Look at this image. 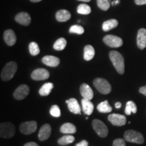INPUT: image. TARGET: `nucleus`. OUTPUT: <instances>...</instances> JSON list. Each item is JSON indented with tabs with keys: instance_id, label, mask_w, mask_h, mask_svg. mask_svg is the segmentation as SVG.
Here are the masks:
<instances>
[{
	"instance_id": "nucleus-15",
	"label": "nucleus",
	"mask_w": 146,
	"mask_h": 146,
	"mask_svg": "<svg viewBox=\"0 0 146 146\" xmlns=\"http://www.w3.org/2000/svg\"><path fill=\"white\" fill-rule=\"evenodd\" d=\"M66 103L68 104V108L71 112L75 114H81V107L75 98H70L68 100H66Z\"/></svg>"
},
{
	"instance_id": "nucleus-13",
	"label": "nucleus",
	"mask_w": 146,
	"mask_h": 146,
	"mask_svg": "<svg viewBox=\"0 0 146 146\" xmlns=\"http://www.w3.org/2000/svg\"><path fill=\"white\" fill-rule=\"evenodd\" d=\"M15 21L23 26H28L31 22L30 15L27 12H20L15 16Z\"/></svg>"
},
{
	"instance_id": "nucleus-6",
	"label": "nucleus",
	"mask_w": 146,
	"mask_h": 146,
	"mask_svg": "<svg viewBox=\"0 0 146 146\" xmlns=\"http://www.w3.org/2000/svg\"><path fill=\"white\" fill-rule=\"evenodd\" d=\"M93 128L96 131V133L101 137H106L108 135V127L103 122L98 119L94 120L92 123Z\"/></svg>"
},
{
	"instance_id": "nucleus-12",
	"label": "nucleus",
	"mask_w": 146,
	"mask_h": 146,
	"mask_svg": "<svg viewBox=\"0 0 146 146\" xmlns=\"http://www.w3.org/2000/svg\"><path fill=\"white\" fill-rule=\"evenodd\" d=\"M52 133V128L49 124H45L40 129L38 137L40 141H45L50 137Z\"/></svg>"
},
{
	"instance_id": "nucleus-8",
	"label": "nucleus",
	"mask_w": 146,
	"mask_h": 146,
	"mask_svg": "<svg viewBox=\"0 0 146 146\" xmlns=\"http://www.w3.org/2000/svg\"><path fill=\"white\" fill-rule=\"evenodd\" d=\"M37 128V124L35 121H28L23 123L20 126V131L23 134L30 135L35 132Z\"/></svg>"
},
{
	"instance_id": "nucleus-30",
	"label": "nucleus",
	"mask_w": 146,
	"mask_h": 146,
	"mask_svg": "<svg viewBox=\"0 0 146 146\" xmlns=\"http://www.w3.org/2000/svg\"><path fill=\"white\" fill-rule=\"evenodd\" d=\"M29 52L32 56H37L40 53L39 45L35 42H31L29 44Z\"/></svg>"
},
{
	"instance_id": "nucleus-3",
	"label": "nucleus",
	"mask_w": 146,
	"mask_h": 146,
	"mask_svg": "<svg viewBox=\"0 0 146 146\" xmlns=\"http://www.w3.org/2000/svg\"><path fill=\"white\" fill-rule=\"evenodd\" d=\"M94 85L99 92L102 94H108L111 92L112 87L109 82L102 78H97L94 81Z\"/></svg>"
},
{
	"instance_id": "nucleus-2",
	"label": "nucleus",
	"mask_w": 146,
	"mask_h": 146,
	"mask_svg": "<svg viewBox=\"0 0 146 146\" xmlns=\"http://www.w3.org/2000/svg\"><path fill=\"white\" fill-rule=\"evenodd\" d=\"M18 66L15 62H10L5 66L1 73V78L3 81H10L14 77L17 70Z\"/></svg>"
},
{
	"instance_id": "nucleus-41",
	"label": "nucleus",
	"mask_w": 146,
	"mask_h": 146,
	"mask_svg": "<svg viewBox=\"0 0 146 146\" xmlns=\"http://www.w3.org/2000/svg\"><path fill=\"white\" fill-rule=\"evenodd\" d=\"M78 1H85V2H89L91 0H78Z\"/></svg>"
},
{
	"instance_id": "nucleus-7",
	"label": "nucleus",
	"mask_w": 146,
	"mask_h": 146,
	"mask_svg": "<svg viewBox=\"0 0 146 146\" xmlns=\"http://www.w3.org/2000/svg\"><path fill=\"white\" fill-rule=\"evenodd\" d=\"M103 41L108 46L111 47H121L123 44V39L119 36L112 35H108L104 37Z\"/></svg>"
},
{
	"instance_id": "nucleus-20",
	"label": "nucleus",
	"mask_w": 146,
	"mask_h": 146,
	"mask_svg": "<svg viewBox=\"0 0 146 146\" xmlns=\"http://www.w3.org/2000/svg\"><path fill=\"white\" fill-rule=\"evenodd\" d=\"M56 18L59 22H66L70 19L71 14L68 10H60L56 13Z\"/></svg>"
},
{
	"instance_id": "nucleus-14",
	"label": "nucleus",
	"mask_w": 146,
	"mask_h": 146,
	"mask_svg": "<svg viewBox=\"0 0 146 146\" xmlns=\"http://www.w3.org/2000/svg\"><path fill=\"white\" fill-rule=\"evenodd\" d=\"M137 44L139 49L143 50L146 47V29H141L138 31Z\"/></svg>"
},
{
	"instance_id": "nucleus-21",
	"label": "nucleus",
	"mask_w": 146,
	"mask_h": 146,
	"mask_svg": "<svg viewBox=\"0 0 146 146\" xmlns=\"http://www.w3.org/2000/svg\"><path fill=\"white\" fill-rule=\"evenodd\" d=\"M76 131V128L72 123H64L60 127V132L64 134H74Z\"/></svg>"
},
{
	"instance_id": "nucleus-24",
	"label": "nucleus",
	"mask_w": 146,
	"mask_h": 146,
	"mask_svg": "<svg viewBox=\"0 0 146 146\" xmlns=\"http://www.w3.org/2000/svg\"><path fill=\"white\" fill-rule=\"evenodd\" d=\"M54 88V84L52 83H45L39 89V93L41 96H47L52 91V89Z\"/></svg>"
},
{
	"instance_id": "nucleus-33",
	"label": "nucleus",
	"mask_w": 146,
	"mask_h": 146,
	"mask_svg": "<svg viewBox=\"0 0 146 146\" xmlns=\"http://www.w3.org/2000/svg\"><path fill=\"white\" fill-rule=\"evenodd\" d=\"M50 114L54 117H60L61 116V112H60V109L58 106L54 105L51 107L50 108Z\"/></svg>"
},
{
	"instance_id": "nucleus-19",
	"label": "nucleus",
	"mask_w": 146,
	"mask_h": 146,
	"mask_svg": "<svg viewBox=\"0 0 146 146\" xmlns=\"http://www.w3.org/2000/svg\"><path fill=\"white\" fill-rule=\"evenodd\" d=\"M82 107H83V110L85 114L87 115H91L94 112V104L91 102V100H88L83 98L81 100Z\"/></svg>"
},
{
	"instance_id": "nucleus-28",
	"label": "nucleus",
	"mask_w": 146,
	"mask_h": 146,
	"mask_svg": "<svg viewBox=\"0 0 146 146\" xmlns=\"http://www.w3.org/2000/svg\"><path fill=\"white\" fill-rule=\"evenodd\" d=\"M74 141V137L72 135H64L58 139V143L61 145H68Z\"/></svg>"
},
{
	"instance_id": "nucleus-9",
	"label": "nucleus",
	"mask_w": 146,
	"mask_h": 146,
	"mask_svg": "<svg viewBox=\"0 0 146 146\" xmlns=\"http://www.w3.org/2000/svg\"><path fill=\"white\" fill-rule=\"evenodd\" d=\"M108 120L114 126H124L127 123V118L125 116L118 114H111L108 116Z\"/></svg>"
},
{
	"instance_id": "nucleus-25",
	"label": "nucleus",
	"mask_w": 146,
	"mask_h": 146,
	"mask_svg": "<svg viewBox=\"0 0 146 146\" xmlns=\"http://www.w3.org/2000/svg\"><path fill=\"white\" fill-rule=\"evenodd\" d=\"M97 109L101 113L111 112L112 110V108L110 106L107 100H105V101L99 104L98 105V107H97Z\"/></svg>"
},
{
	"instance_id": "nucleus-40",
	"label": "nucleus",
	"mask_w": 146,
	"mask_h": 146,
	"mask_svg": "<svg viewBox=\"0 0 146 146\" xmlns=\"http://www.w3.org/2000/svg\"><path fill=\"white\" fill-rule=\"evenodd\" d=\"M30 1H31L32 2H39V1H41L42 0H30Z\"/></svg>"
},
{
	"instance_id": "nucleus-5",
	"label": "nucleus",
	"mask_w": 146,
	"mask_h": 146,
	"mask_svg": "<svg viewBox=\"0 0 146 146\" xmlns=\"http://www.w3.org/2000/svg\"><path fill=\"white\" fill-rule=\"evenodd\" d=\"M15 135V127L11 123H3L0 125V136L5 139H10Z\"/></svg>"
},
{
	"instance_id": "nucleus-32",
	"label": "nucleus",
	"mask_w": 146,
	"mask_h": 146,
	"mask_svg": "<svg viewBox=\"0 0 146 146\" xmlns=\"http://www.w3.org/2000/svg\"><path fill=\"white\" fill-rule=\"evenodd\" d=\"M84 30L83 27L80 26V25H73L69 29V32L70 33H76L78 35H82L84 33Z\"/></svg>"
},
{
	"instance_id": "nucleus-23",
	"label": "nucleus",
	"mask_w": 146,
	"mask_h": 146,
	"mask_svg": "<svg viewBox=\"0 0 146 146\" xmlns=\"http://www.w3.org/2000/svg\"><path fill=\"white\" fill-rule=\"evenodd\" d=\"M118 23L116 20L111 19L108 21H105L102 25V29L104 31H108L112 29L116 28L118 26Z\"/></svg>"
},
{
	"instance_id": "nucleus-17",
	"label": "nucleus",
	"mask_w": 146,
	"mask_h": 146,
	"mask_svg": "<svg viewBox=\"0 0 146 146\" xmlns=\"http://www.w3.org/2000/svg\"><path fill=\"white\" fill-rule=\"evenodd\" d=\"M3 39H4V41L7 45H8L9 46H12L15 44L16 41L15 33L11 29L6 30L3 34Z\"/></svg>"
},
{
	"instance_id": "nucleus-16",
	"label": "nucleus",
	"mask_w": 146,
	"mask_h": 146,
	"mask_svg": "<svg viewBox=\"0 0 146 146\" xmlns=\"http://www.w3.org/2000/svg\"><path fill=\"white\" fill-rule=\"evenodd\" d=\"M80 92L84 99L91 100L94 98V92L90 87L86 83L82 84L80 87Z\"/></svg>"
},
{
	"instance_id": "nucleus-4",
	"label": "nucleus",
	"mask_w": 146,
	"mask_h": 146,
	"mask_svg": "<svg viewBox=\"0 0 146 146\" xmlns=\"http://www.w3.org/2000/svg\"><path fill=\"white\" fill-rule=\"evenodd\" d=\"M125 139L126 141L135 143L139 144H142L144 142V137L141 133L134 130H128L125 133Z\"/></svg>"
},
{
	"instance_id": "nucleus-34",
	"label": "nucleus",
	"mask_w": 146,
	"mask_h": 146,
	"mask_svg": "<svg viewBox=\"0 0 146 146\" xmlns=\"http://www.w3.org/2000/svg\"><path fill=\"white\" fill-rule=\"evenodd\" d=\"M112 146H126L125 141L123 139H116L113 141Z\"/></svg>"
},
{
	"instance_id": "nucleus-18",
	"label": "nucleus",
	"mask_w": 146,
	"mask_h": 146,
	"mask_svg": "<svg viewBox=\"0 0 146 146\" xmlns=\"http://www.w3.org/2000/svg\"><path fill=\"white\" fill-rule=\"evenodd\" d=\"M42 62L46 66L51 67H56L60 64V59L56 56H46L42 58Z\"/></svg>"
},
{
	"instance_id": "nucleus-26",
	"label": "nucleus",
	"mask_w": 146,
	"mask_h": 146,
	"mask_svg": "<svg viewBox=\"0 0 146 146\" xmlns=\"http://www.w3.org/2000/svg\"><path fill=\"white\" fill-rule=\"evenodd\" d=\"M137 110V106L135 102L133 101H129L127 103L126 105V108H125V114L127 115H131V113L133 114H135Z\"/></svg>"
},
{
	"instance_id": "nucleus-38",
	"label": "nucleus",
	"mask_w": 146,
	"mask_h": 146,
	"mask_svg": "<svg viewBox=\"0 0 146 146\" xmlns=\"http://www.w3.org/2000/svg\"><path fill=\"white\" fill-rule=\"evenodd\" d=\"M24 146H39V145L35 142H29V143L25 144Z\"/></svg>"
},
{
	"instance_id": "nucleus-37",
	"label": "nucleus",
	"mask_w": 146,
	"mask_h": 146,
	"mask_svg": "<svg viewBox=\"0 0 146 146\" xmlns=\"http://www.w3.org/2000/svg\"><path fill=\"white\" fill-rule=\"evenodd\" d=\"M139 92L141 93V94H143L144 96H146V85L145 86L141 87V88L139 89Z\"/></svg>"
},
{
	"instance_id": "nucleus-39",
	"label": "nucleus",
	"mask_w": 146,
	"mask_h": 146,
	"mask_svg": "<svg viewBox=\"0 0 146 146\" xmlns=\"http://www.w3.org/2000/svg\"><path fill=\"white\" fill-rule=\"evenodd\" d=\"M122 106V104L120 102H116V104H115V107L116 108H120Z\"/></svg>"
},
{
	"instance_id": "nucleus-31",
	"label": "nucleus",
	"mask_w": 146,
	"mask_h": 146,
	"mask_svg": "<svg viewBox=\"0 0 146 146\" xmlns=\"http://www.w3.org/2000/svg\"><path fill=\"white\" fill-rule=\"evenodd\" d=\"M97 3L98 7L102 10L106 11L110 7L108 0H97Z\"/></svg>"
},
{
	"instance_id": "nucleus-11",
	"label": "nucleus",
	"mask_w": 146,
	"mask_h": 146,
	"mask_svg": "<svg viewBox=\"0 0 146 146\" xmlns=\"http://www.w3.org/2000/svg\"><path fill=\"white\" fill-rule=\"evenodd\" d=\"M50 77V72L46 69L37 68L31 73V78L35 81H43Z\"/></svg>"
},
{
	"instance_id": "nucleus-35",
	"label": "nucleus",
	"mask_w": 146,
	"mask_h": 146,
	"mask_svg": "<svg viewBox=\"0 0 146 146\" xmlns=\"http://www.w3.org/2000/svg\"><path fill=\"white\" fill-rule=\"evenodd\" d=\"M88 145H89V143L86 141V140H83V141H81L80 143H78L76 145V146H88Z\"/></svg>"
},
{
	"instance_id": "nucleus-27",
	"label": "nucleus",
	"mask_w": 146,
	"mask_h": 146,
	"mask_svg": "<svg viewBox=\"0 0 146 146\" xmlns=\"http://www.w3.org/2000/svg\"><path fill=\"white\" fill-rule=\"evenodd\" d=\"M66 43L67 41L64 38H60L54 43V48L56 50L62 51L64 50L66 46Z\"/></svg>"
},
{
	"instance_id": "nucleus-10",
	"label": "nucleus",
	"mask_w": 146,
	"mask_h": 146,
	"mask_svg": "<svg viewBox=\"0 0 146 146\" xmlns=\"http://www.w3.org/2000/svg\"><path fill=\"white\" fill-rule=\"evenodd\" d=\"M29 94V87L27 85H21L14 91L13 96L16 100H22L25 99Z\"/></svg>"
},
{
	"instance_id": "nucleus-29",
	"label": "nucleus",
	"mask_w": 146,
	"mask_h": 146,
	"mask_svg": "<svg viewBox=\"0 0 146 146\" xmlns=\"http://www.w3.org/2000/svg\"><path fill=\"white\" fill-rule=\"evenodd\" d=\"M91 12V9L90 6L87 4H80L77 7V12L80 14H84V15H87L89 14Z\"/></svg>"
},
{
	"instance_id": "nucleus-36",
	"label": "nucleus",
	"mask_w": 146,
	"mask_h": 146,
	"mask_svg": "<svg viewBox=\"0 0 146 146\" xmlns=\"http://www.w3.org/2000/svg\"><path fill=\"white\" fill-rule=\"evenodd\" d=\"M135 3L139 5H145L146 4V0H135Z\"/></svg>"
},
{
	"instance_id": "nucleus-1",
	"label": "nucleus",
	"mask_w": 146,
	"mask_h": 146,
	"mask_svg": "<svg viewBox=\"0 0 146 146\" xmlns=\"http://www.w3.org/2000/svg\"><path fill=\"white\" fill-rule=\"evenodd\" d=\"M110 58L115 69L120 74L125 72V60L121 54L116 51H111L109 54Z\"/></svg>"
},
{
	"instance_id": "nucleus-22",
	"label": "nucleus",
	"mask_w": 146,
	"mask_h": 146,
	"mask_svg": "<svg viewBox=\"0 0 146 146\" xmlns=\"http://www.w3.org/2000/svg\"><path fill=\"white\" fill-rule=\"evenodd\" d=\"M84 59L89 61L94 58L95 56V50L94 47L91 45H87L84 48Z\"/></svg>"
}]
</instances>
